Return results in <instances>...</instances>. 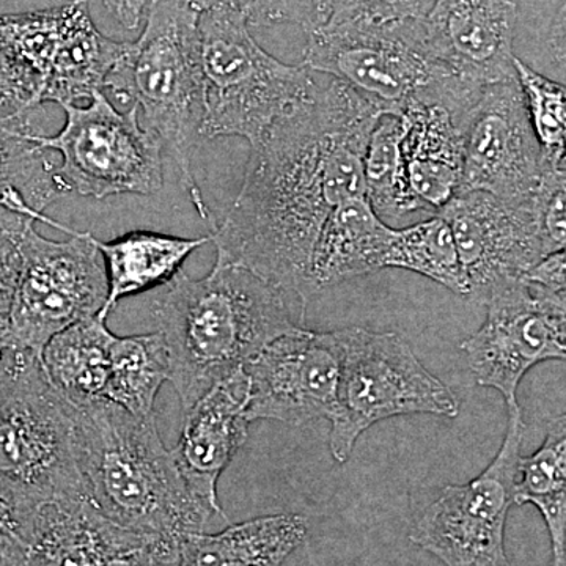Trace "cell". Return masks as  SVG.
<instances>
[{
  "mask_svg": "<svg viewBox=\"0 0 566 566\" xmlns=\"http://www.w3.org/2000/svg\"><path fill=\"white\" fill-rule=\"evenodd\" d=\"M378 111L342 82L319 85L251 145L237 199L211 227L216 262L237 264L303 304L308 271L327 216L365 196L364 156Z\"/></svg>",
  "mask_w": 566,
  "mask_h": 566,
  "instance_id": "1",
  "label": "cell"
},
{
  "mask_svg": "<svg viewBox=\"0 0 566 566\" xmlns=\"http://www.w3.org/2000/svg\"><path fill=\"white\" fill-rule=\"evenodd\" d=\"M76 449L87 499L115 526L177 545L181 536L229 524L182 479L156 415L133 416L111 401L74 405Z\"/></svg>",
  "mask_w": 566,
  "mask_h": 566,
  "instance_id": "2",
  "label": "cell"
},
{
  "mask_svg": "<svg viewBox=\"0 0 566 566\" xmlns=\"http://www.w3.org/2000/svg\"><path fill=\"white\" fill-rule=\"evenodd\" d=\"M164 286L153 316L185 411L274 338L303 327L293 322L285 293L237 264L216 262L202 279L180 271Z\"/></svg>",
  "mask_w": 566,
  "mask_h": 566,
  "instance_id": "3",
  "label": "cell"
},
{
  "mask_svg": "<svg viewBox=\"0 0 566 566\" xmlns=\"http://www.w3.org/2000/svg\"><path fill=\"white\" fill-rule=\"evenodd\" d=\"M88 501L76 449V409L40 357L0 349V504L22 538L43 506Z\"/></svg>",
  "mask_w": 566,
  "mask_h": 566,
  "instance_id": "4",
  "label": "cell"
},
{
  "mask_svg": "<svg viewBox=\"0 0 566 566\" xmlns=\"http://www.w3.org/2000/svg\"><path fill=\"white\" fill-rule=\"evenodd\" d=\"M199 11L189 0H150L140 39L125 51L107 76V91L132 102L169 150L197 214L214 226L192 169L200 139L202 99L197 62Z\"/></svg>",
  "mask_w": 566,
  "mask_h": 566,
  "instance_id": "5",
  "label": "cell"
},
{
  "mask_svg": "<svg viewBox=\"0 0 566 566\" xmlns=\"http://www.w3.org/2000/svg\"><path fill=\"white\" fill-rule=\"evenodd\" d=\"M249 28L232 9L199 14L200 139L234 136L253 145L318 91L311 70L268 54Z\"/></svg>",
  "mask_w": 566,
  "mask_h": 566,
  "instance_id": "6",
  "label": "cell"
},
{
  "mask_svg": "<svg viewBox=\"0 0 566 566\" xmlns=\"http://www.w3.org/2000/svg\"><path fill=\"white\" fill-rule=\"evenodd\" d=\"M305 69L331 74L379 115L400 117L415 102L458 109L480 87L463 84L424 44L422 21L403 24H315L308 28Z\"/></svg>",
  "mask_w": 566,
  "mask_h": 566,
  "instance_id": "7",
  "label": "cell"
},
{
  "mask_svg": "<svg viewBox=\"0 0 566 566\" xmlns=\"http://www.w3.org/2000/svg\"><path fill=\"white\" fill-rule=\"evenodd\" d=\"M340 331V378L329 417L335 461L346 463L360 436L381 420L409 415L455 419L460 415L457 395L424 367L401 335L364 327Z\"/></svg>",
  "mask_w": 566,
  "mask_h": 566,
  "instance_id": "8",
  "label": "cell"
},
{
  "mask_svg": "<svg viewBox=\"0 0 566 566\" xmlns=\"http://www.w3.org/2000/svg\"><path fill=\"white\" fill-rule=\"evenodd\" d=\"M36 222L69 234L52 241L36 232L33 221L21 237V268L9 327L0 349L29 352L41 359L54 335L85 318L102 314L107 279L91 232H80L41 212Z\"/></svg>",
  "mask_w": 566,
  "mask_h": 566,
  "instance_id": "9",
  "label": "cell"
},
{
  "mask_svg": "<svg viewBox=\"0 0 566 566\" xmlns=\"http://www.w3.org/2000/svg\"><path fill=\"white\" fill-rule=\"evenodd\" d=\"M62 109L66 120L61 132L54 136L39 132L33 139L61 156L55 174L66 192L103 200L161 191L163 142L140 125L136 104L120 112L98 92L87 106L65 104Z\"/></svg>",
  "mask_w": 566,
  "mask_h": 566,
  "instance_id": "10",
  "label": "cell"
},
{
  "mask_svg": "<svg viewBox=\"0 0 566 566\" xmlns=\"http://www.w3.org/2000/svg\"><path fill=\"white\" fill-rule=\"evenodd\" d=\"M504 441L485 471L464 485H449L423 510L409 539L446 566H510L505 524L521 458L524 424L510 405Z\"/></svg>",
  "mask_w": 566,
  "mask_h": 566,
  "instance_id": "11",
  "label": "cell"
},
{
  "mask_svg": "<svg viewBox=\"0 0 566 566\" xmlns=\"http://www.w3.org/2000/svg\"><path fill=\"white\" fill-rule=\"evenodd\" d=\"M486 319L460 345L476 385L499 390L506 406L535 365L566 357V293L524 275L495 283L485 297Z\"/></svg>",
  "mask_w": 566,
  "mask_h": 566,
  "instance_id": "12",
  "label": "cell"
},
{
  "mask_svg": "<svg viewBox=\"0 0 566 566\" xmlns=\"http://www.w3.org/2000/svg\"><path fill=\"white\" fill-rule=\"evenodd\" d=\"M125 48L96 29L85 0L0 17V50L39 74L43 104H76L104 92Z\"/></svg>",
  "mask_w": 566,
  "mask_h": 566,
  "instance_id": "13",
  "label": "cell"
},
{
  "mask_svg": "<svg viewBox=\"0 0 566 566\" xmlns=\"http://www.w3.org/2000/svg\"><path fill=\"white\" fill-rule=\"evenodd\" d=\"M457 120L463 136L457 193L483 191L506 202L534 196L547 167L516 77L485 85Z\"/></svg>",
  "mask_w": 566,
  "mask_h": 566,
  "instance_id": "14",
  "label": "cell"
},
{
  "mask_svg": "<svg viewBox=\"0 0 566 566\" xmlns=\"http://www.w3.org/2000/svg\"><path fill=\"white\" fill-rule=\"evenodd\" d=\"M342 365V331L281 335L244 365L248 419L304 424L329 419Z\"/></svg>",
  "mask_w": 566,
  "mask_h": 566,
  "instance_id": "15",
  "label": "cell"
},
{
  "mask_svg": "<svg viewBox=\"0 0 566 566\" xmlns=\"http://www.w3.org/2000/svg\"><path fill=\"white\" fill-rule=\"evenodd\" d=\"M452 230L469 296L485 301L495 283L520 277L545 259L535 192L523 202L493 193H457L438 211Z\"/></svg>",
  "mask_w": 566,
  "mask_h": 566,
  "instance_id": "16",
  "label": "cell"
},
{
  "mask_svg": "<svg viewBox=\"0 0 566 566\" xmlns=\"http://www.w3.org/2000/svg\"><path fill=\"white\" fill-rule=\"evenodd\" d=\"M516 18L513 0H434L422 20L424 44L463 84L513 80Z\"/></svg>",
  "mask_w": 566,
  "mask_h": 566,
  "instance_id": "17",
  "label": "cell"
},
{
  "mask_svg": "<svg viewBox=\"0 0 566 566\" xmlns=\"http://www.w3.org/2000/svg\"><path fill=\"white\" fill-rule=\"evenodd\" d=\"M249 381L243 368L212 386L185 411L175 461L193 493L222 510L218 482L248 441Z\"/></svg>",
  "mask_w": 566,
  "mask_h": 566,
  "instance_id": "18",
  "label": "cell"
},
{
  "mask_svg": "<svg viewBox=\"0 0 566 566\" xmlns=\"http://www.w3.org/2000/svg\"><path fill=\"white\" fill-rule=\"evenodd\" d=\"M406 180L422 211H439L460 188L463 136L455 112L441 102H415L400 115Z\"/></svg>",
  "mask_w": 566,
  "mask_h": 566,
  "instance_id": "19",
  "label": "cell"
},
{
  "mask_svg": "<svg viewBox=\"0 0 566 566\" xmlns=\"http://www.w3.org/2000/svg\"><path fill=\"white\" fill-rule=\"evenodd\" d=\"M394 230L365 196L338 203L327 216L312 255V297L349 279L386 270Z\"/></svg>",
  "mask_w": 566,
  "mask_h": 566,
  "instance_id": "20",
  "label": "cell"
},
{
  "mask_svg": "<svg viewBox=\"0 0 566 566\" xmlns=\"http://www.w3.org/2000/svg\"><path fill=\"white\" fill-rule=\"evenodd\" d=\"M308 534L297 513L253 517L222 531L181 536L175 566H282Z\"/></svg>",
  "mask_w": 566,
  "mask_h": 566,
  "instance_id": "21",
  "label": "cell"
},
{
  "mask_svg": "<svg viewBox=\"0 0 566 566\" xmlns=\"http://www.w3.org/2000/svg\"><path fill=\"white\" fill-rule=\"evenodd\" d=\"M93 243L102 255L107 279V300L98 316L107 319L125 297L150 292L172 281L192 252L211 243V234L181 238L134 230L111 241L93 238Z\"/></svg>",
  "mask_w": 566,
  "mask_h": 566,
  "instance_id": "22",
  "label": "cell"
},
{
  "mask_svg": "<svg viewBox=\"0 0 566 566\" xmlns=\"http://www.w3.org/2000/svg\"><path fill=\"white\" fill-rule=\"evenodd\" d=\"M39 109L0 117V212H13L33 222L69 193L55 174L57 164L52 153L33 139L40 132Z\"/></svg>",
  "mask_w": 566,
  "mask_h": 566,
  "instance_id": "23",
  "label": "cell"
},
{
  "mask_svg": "<svg viewBox=\"0 0 566 566\" xmlns=\"http://www.w3.org/2000/svg\"><path fill=\"white\" fill-rule=\"evenodd\" d=\"M115 337L107 319L93 316L66 327L44 346L41 353L44 374L70 403L104 400Z\"/></svg>",
  "mask_w": 566,
  "mask_h": 566,
  "instance_id": "24",
  "label": "cell"
},
{
  "mask_svg": "<svg viewBox=\"0 0 566 566\" xmlns=\"http://www.w3.org/2000/svg\"><path fill=\"white\" fill-rule=\"evenodd\" d=\"M513 504L534 505L551 536L553 566H566V423L565 416L549 424L534 455H521L513 486Z\"/></svg>",
  "mask_w": 566,
  "mask_h": 566,
  "instance_id": "25",
  "label": "cell"
},
{
  "mask_svg": "<svg viewBox=\"0 0 566 566\" xmlns=\"http://www.w3.org/2000/svg\"><path fill=\"white\" fill-rule=\"evenodd\" d=\"M169 379V352L161 333L115 337L104 400L133 416H153L156 397Z\"/></svg>",
  "mask_w": 566,
  "mask_h": 566,
  "instance_id": "26",
  "label": "cell"
},
{
  "mask_svg": "<svg viewBox=\"0 0 566 566\" xmlns=\"http://www.w3.org/2000/svg\"><path fill=\"white\" fill-rule=\"evenodd\" d=\"M386 268L412 271L438 282L450 292L469 296L468 281L452 230L441 216L406 229H395Z\"/></svg>",
  "mask_w": 566,
  "mask_h": 566,
  "instance_id": "27",
  "label": "cell"
},
{
  "mask_svg": "<svg viewBox=\"0 0 566 566\" xmlns=\"http://www.w3.org/2000/svg\"><path fill=\"white\" fill-rule=\"evenodd\" d=\"M400 140V117L381 115L364 156L365 197L378 216L403 218L422 211L406 180Z\"/></svg>",
  "mask_w": 566,
  "mask_h": 566,
  "instance_id": "28",
  "label": "cell"
},
{
  "mask_svg": "<svg viewBox=\"0 0 566 566\" xmlns=\"http://www.w3.org/2000/svg\"><path fill=\"white\" fill-rule=\"evenodd\" d=\"M513 65L543 163L551 169H565V85L547 80L517 57Z\"/></svg>",
  "mask_w": 566,
  "mask_h": 566,
  "instance_id": "29",
  "label": "cell"
},
{
  "mask_svg": "<svg viewBox=\"0 0 566 566\" xmlns=\"http://www.w3.org/2000/svg\"><path fill=\"white\" fill-rule=\"evenodd\" d=\"M434 0H329L326 24H403L422 21Z\"/></svg>",
  "mask_w": 566,
  "mask_h": 566,
  "instance_id": "30",
  "label": "cell"
},
{
  "mask_svg": "<svg viewBox=\"0 0 566 566\" xmlns=\"http://www.w3.org/2000/svg\"><path fill=\"white\" fill-rule=\"evenodd\" d=\"M193 9L203 13L212 9H232L243 14L249 25L283 24L294 22L304 31L318 24L314 7L308 0H189Z\"/></svg>",
  "mask_w": 566,
  "mask_h": 566,
  "instance_id": "31",
  "label": "cell"
},
{
  "mask_svg": "<svg viewBox=\"0 0 566 566\" xmlns=\"http://www.w3.org/2000/svg\"><path fill=\"white\" fill-rule=\"evenodd\" d=\"M32 219L0 212V344L9 327L11 305L21 268V237Z\"/></svg>",
  "mask_w": 566,
  "mask_h": 566,
  "instance_id": "32",
  "label": "cell"
},
{
  "mask_svg": "<svg viewBox=\"0 0 566 566\" xmlns=\"http://www.w3.org/2000/svg\"><path fill=\"white\" fill-rule=\"evenodd\" d=\"M43 85L39 74L20 59L0 50V117L39 109Z\"/></svg>",
  "mask_w": 566,
  "mask_h": 566,
  "instance_id": "33",
  "label": "cell"
},
{
  "mask_svg": "<svg viewBox=\"0 0 566 566\" xmlns=\"http://www.w3.org/2000/svg\"><path fill=\"white\" fill-rule=\"evenodd\" d=\"M528 281L538 283L553 292L566 293L565 251L551 253L523 274Z\"/></svg>",
  "mask_w": 566,
  "mask_h": 566,
  "instance_id": "34",
  "label": "cell"
},
{
  "mask_svg": "<svg viewBox=\"0 0 566 566\" xmlns=\"http://www.w3.org/2000/svg\"><path fill=\"white\" fill-rule=\"evenodd\" d=\"M112 18L126 31H137L147 14L150 0H102Z\"/></svg>",
  "mask_w": 566,
  "mask_h": 566,
  "instance_id": "35",
  "label": "cell"
},
{
  "mask_svg": "<svg viewBox=\"0 0 566 566\" xmlns=\"http://www.w3.org/2000/svg\"><path fill=\"white\" fill-rule=\"evenodd\" d=\"M308 2L314 7L318 24H323L327 20V14H329V0H308Z\"/></svg>",
  "mask_w": 566,
  "mask_h": 566,
  "instance_id": "36",
  "label": "cell"
},
{
  "mask_svg": "<svg viewBox=\"0 0 566 566\" xmlns=\"http://www.w3.org/2000/svg\"><path fill=\"white\" fill-rule=\"evenodd\" d=\"M22 566H24V565H22Z\"/></svg>",
  "mask_w": 566,
  "mask_h": 566,
  "instance_id": "37",
  "label": "cell"
}]
</instances>
